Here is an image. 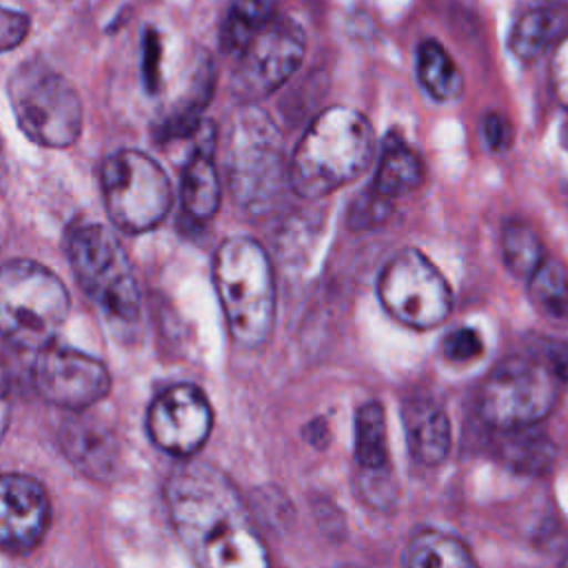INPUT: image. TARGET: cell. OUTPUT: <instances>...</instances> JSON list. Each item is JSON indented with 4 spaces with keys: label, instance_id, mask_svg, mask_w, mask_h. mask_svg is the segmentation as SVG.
Returning <instances> with one entry per match:
<instances>
[{
    "label": "cell",
    "instance_id": "1",
    "mask_svg": "<svg viewBox=\"0 0 568 568\" xmlns=\"http://www.w3.org/2000/svg\"><path fill=\"white\" fill-rule=\"evenodd\" d=\"M164 497L195 568H271L262 535L224 473L186 462L171 473Z\"/></svg>",
    "mask_w": 568,
    "mask_h": 568
},
{
    "label": "cell",
    "instance_id": "2",
    "mask_svg": "<svg viewBox=\"0 0 568 568\" xmlns=\"http://www.w3.org/2000/svg\"><path fill=\"white\" fill-rule=\"evenodd\" d=\"M368 118L346 104L324 109L300 138L286 182L302 200H320L357 180L373 158Z\"/></svg>",
    "mask_w": 568,
    "mask_h": 568
},
{
    "label": "cell",
    "instance_id": "3",
    "mask_svg": "<svg viewBox=\"0 0 568 568\" xmlns=\"http://www.w3.org/2000/svg\"><path fill=\"white\" fill-rule=\"evenodd\" d=\"M213 282L231 337L262 346L275 322V282L266 251L251 237L224 240L213 257Z\"/></svg>",
    "mask_w": 568,
    "mask_h": 568
},
{
    "label": "cell",
    "instance_id": "4",
    "mask_svg": "<svg viewBox=\"0 0 568 568\" xmlns=\"http://www.w3.org/2000/svg\"><path fill=\"white\" fill-rule=\"evenodd\" d=\"M69 313L64 282L33 260L0 266V335L22 351L49 346Z\"/></svg>",
    "mask_w": 568,
    "mask_h": 568
},
{
    "label": "cell",
    "instance_id": "5",
    "mask_svg": "<svg viewBox=\"0 0 568 568\" xmlns=\"http://www.w3.org/2000/svg\"><path fill=\"white\" fill-rule=\"evenodd\" d=\"M226 178L233 200L253 213L264 211L286 180L282 135L268 113L255 104H244L233 115Z\"/></svg>",
    "mask_w": 568,
    "mask_h": 568
},
{
    "label": "cell",
    "instance_id": "6",
    "mask_svg": "<svg viewBox=\"0 0 568 568\" xmlns=\"http://www.w3.org/2000/svg\"><path fill=\"white\" fill-rule=\"evenodd\" d=\"M561 390L564 386L537 351L510 355L481 382L477 413L497 430L537 426L550 415Z\"/></svg>",
    "mask_w": 568,
    "mask_h": 568
},
{
    "label": "cell",
    "instance_id": "7",
    "mask_svg": "<svg viewBox=\"0 0 568 568\" xmlns=\"http://www.w3.org/2000/svg\"><path fill=\"white\" fill-rule=\"evenodd\" d=\"M9 102L22 133L40 146L67 149L82 131V102L71 82L29 60L9 80Z\"/></svg>",
    "mask_w": 568,
    "mask_h": 568
},
{
    "label": "cell",
    "instance_id": "8",
    "mask_svg": "<svg viewBox=\"0 0 568 568\" xmlns=\"http://www.w3.org/2000/svg\"><path fill=\"white\" fill-rule=\"evenodd\" d=\"M69 262L80 288L111 320L129 324L140 315V286L120 240L102 224L69 235Z\"/></svg>",
    "mask_w": 568,
    "mask_h": 568
},
{
    "label": "cell",
    "instance_id": "9",
    "mask_svg": "<svg viewBox=\"0 0 568 568\" xmlns=\"http://www.w3.org/2000/svg\"><path fill=\"white\" fill-rule=\"evenodd\" d=\"M102 197L111 222L124 233L155 229L173 204V189L164 169L146 153L124 149L102 166Z\"/></svg>",
    "mask_w": 568,
    "mask_h": 568
},
{
    "label": "cell",
    "instance_id": "10",
    "mask_svg": "<svg viewBox=\"0 0 568 568\" xmlns=\"http://www.w3.org/2000/svg\"><path fill=\"white\" fill-rule=\"evenodd\" d=\"M377 295L397 322L417 331L439 326L453 308L446 277L417 248H402L382 266Z\"/></svg>",
    "mask_w": 568,
    "mask_h": 568
},
{
    "label": "cell",
    "instance_id": "11",
    "mask_svg": "<svg viewBox=\"0 0 568 568\" xmlns=\"http://www.w3.org/2000/svg\"><path fill=\"white\" fill-rule=\"evenodd\" d=\"M306 38L302 27L275 16L235 58L231 73V91L246 104L277 91L302 64Z\"/></svg>",
    "mask_w": 568,
    "mask_h": 568
},
{
    "label": "cell",
    "instance_id": "12",
    "mask_svg": "<svg viewBox=\"0 0 568 568\" xmlns=\"http://www.w3.org/2000/svg\"><path fill=\"white\" fill-rule=\"evenodd\" d=\"M33 379L47 402L75 413L98 404L111 388L109 371L100 359L53 342L38 351Z\"/></svg>",
    "mask_w": 568,
    "mask_h": 568
},
{
    "label": "cell",
    "instance_id": "13",
    "mask_svg": "<svg viewBox=\"0 0 568 568\" xmlns=\"http://www.w3.org/2000/svg\"><path fill=\"white\" fill-rule=\"evenodd\" d=\"M211 426V404L193 384H175L162 390L146 413V430L153 444L173 457L195 455L209 439Z\"/></svg>",
    "mask_w": 568,
    "mask_h": 568
},
{
    "label": "cell",
    "instance_id": "14",
    "mask_svg": "<svg viewBox=\"0 0 568 568\" xmlns=\"http://www.w3.org/2000/svg\"><path fill=\"white\" fill-rule=\"evenodd\" d=\"M51 519L49 495L29 475H0V548L24 552L36 548Z\"/></svg>",
    "mask_w": 568,
    "mask_h": 568
},
{
    "label": "cell",
    "instance_id": "15",
    "mask_svg": "<svg viewBox=\"0 0 568 568\" xmlns=\"http://www.w3.org/2000/svg\"><path fill=\"white\" fill-rule=\"evenodd\" d=\"M60 448L80 473L93 479L111 477L118 466L120 446L113 430L89 417L62 422Z\"/></svg>",
    "mask_w": 568,
    "mask_h": 568
},
{
    "label": "cell",
    "instance_id": "16",
    "mask_svg": "<svg viewBox=\"0 0 568 568\" xmlns=\"http://www.w3.org/2000/svg\"><path fill=\"white\" fill-rule=\"evenodd\" d=\"M408 448L426 466L439 464L450 448V422L433 402H413L404 415Z\"/></svg>",
    "mask_w": 568,
    "mask_h": 568
},
{
    "label": "cell",
    "instance_id": "17",
    "mask_svg": "<svg viewBox=\"0 0 568 568\" xmlns=\"http://www.w3.org/2000/svg\"><path fill=\"white\" fill-rule=\"evenodd\" d=\"M220 197H222V186H220L217 169L211 160V146L200 144L189 155L182 169V180H180L182 206L193 220L204 222L217 213Z\"/></svg>",
    "mask_w": 568,
    "mask_h": 568
},
{
    "label": "cell",
    "instance_id": "18",
    "mask_svg": "<svg viewBox=\"0 0 568 568\" xmlns=\"http://www.w3.org/2000/svg\"><path fill=\"white\" fill-rule=\"evenodd\" d=\"M406 568H479L468 546L444 530H419L410 537L404 555Z\"/></svg>",
    "mask_w": 568,
    "mask_h": 568
},
{
    "label": "cell",
    "instance_id": "19",
    "mask_svg": "<svg viewBox=\"0 0 568 568\" xmlns=\"http://www.w3.org/2000/svg\"><path fill=\"white\" fill-rule=\"evenodd\" d=\"M424 180V164L419 155L406 146L399 138L388 135L384 142V153L375 171L373 189L386 200L406 195L415 191Z\"/></svg>",
    "mask_w": 568,
    "mask_h": 568
},
{
    "label": "cell",
    "instance_id": "20",
    "mask_svg": "<svg viewBox=\"0 0 568 568\" xmlns=\"http://www.w3.org/2000/svg\"><path fill=\"white\" fill-rule=\"evenodd\" d=\"M417 78L437 102H453L464 91L459 67L437 40H424L417 47Z\"/></svg>",
    "mask_w": 568,
    "mask_h": 568
},
{
    "label": "cell",
    "instance_id": "21",
    "mask_svg": "<svg viewBox=\"0 0 568 568\" xmlns=\"http://www.w3.org/2000/svg\"><path fill=\"white\" fill-rule=\"evenodd\" d=\"M355 459L368 473L388 468L386 415L379 402H366L355 415Z\"/></svg>",
    "mask_w": 568,
    "mask_h": 568
},
{
    "label": "cell",
    "instance_id": "22",
    "mask_svg": "<svg viewBox=\"0 0 568 568\" xmlns=\"http://www.w3.org/2000/svg\"><path fill=\"white\" fill-rule=\"evenodd\" d=\"M275 16L273 0H233L220 29L222 49L237 55Z\"/></svg>",
    "mask_w": 568,
    "mask_h": 568
},
{
    "label": "cell",
    "instance_id": "23",
    "mask_svg": "<svg viewBox=\"0 0 568 568\" xmlns=\"http://www.w3.org/2000/svg\"><path fill=\"white\" fill-rule=\"evenodd\" d=\"M497 450L499 457L519 473H544L555 459L552 442L537 433L535 426L501 430Z\"/></svg>",
    "mask_w": 568,
    "mask_h": 568
},
{
    "label": "cell",
    "instance_id": "24",
    "mask_svg": "<svg viewBox=\"0 0 568 568\" xmlns=\"http://www.w3.org/2000/svg\"><path fill=\"white\" fill-rule=\"evenodd\" d=\"M559 13L552 9H530L515 22L508 47L521 62H535L559 33Z\"/></svg>",
    "mask_w": 568,
    "mask_h": 568
},
{
    "label": "cell",
    "instance_id": "25",
    "mask_svg": "<svg viewBox=\"0 0 568 568\" xmlns=\"http://www.w3.org/2000/svg\"><path fill=\"white\" fill-rule=\"evenodd\" d=\"M501 257L515 277L528 280L546 260V251L528 222L508 220L501 229Z\"/></svg>",
    "mask_w": 568,
    "mask_h": 568
},
{
    "label": "cell",
    "instance_id": "26",
    "mask_svg": "<svg viewBox=\"0 0 568 568\" xmlns=\"http://www.w3.org/2000/svg\"><path fill=\"white\" fill-rule=\"evenodd\" d=\"M530 302L548 317H568V271L561 262L546 257L526 280Z\"/></svg>",
    "mask_w": 568,
    "mask_h": 568
},
{
    "label": "cell",
    "instance_id": "27",
    "mask_svg": "<svg viewBox=\"0 0 568 568\" xmlns=\"http://www.w3.org/2000/svg\"><path fill=\"white\" fill-rule=\"evenodd\" d=\"M390 209V200H386L384 195H379L375 189H371L368 193H362L348 213V226L355 231L375 226L379 222H384L386 213Z\"/></svg>",
    "mask_w": 568,
    "mask_h": 568
},
{
    "label": "cell",
    "instance_id": "28",
    "mask_svg": "<svg viewBox=\"0 0 568 568\" xmlns=\"http://www.w3.org/2000/svg\"><path fill=\"white\" fill-rule=\"evenodd\" d=\"M442 351H444L446 359H450V362H466V359L477 357L484 351V344L475 328L462 326L444 337Z\"/></svg>",
    "mask_w": 568,
    "mask_h": 568
},
{
    "label": "cell",
    "instance_id": "29",
    "mask_svg": "<svg viewBox=\"0 0 568 568\" xmlns=\"http://www.w3.org/2000/svg\"><path fill=\"white\" fill-rule=\"evenodd\" d=\"M550 89L555 93V100L568 109V33L557 42L552 58H550Z\"/></svg>",
    "mask_w": 568,
    "mask_h": 568
},
{
    "label": "cell",
    "instance_id": "30",
    "mask_svg": "<svg viewBox=\"0 0 568 568\" xmlns=\"http://www.w3.org/2000/svg\"><path fill=\"white\" fill-rule=\"evenodd\" d=\"M29 33V18L20 11L0 7V53L16 49Z\"/></svg>",
    "mask_w": 568,
    "mask_h": 568
},
{
    "label": "cell",
    "instance_id": "31",
    "mask_svg": "<svg viewBox=\"0 0 568 568\" xmlns=\"http://www.w3.org/2000/svg\"><path fill=\"white\" fill-rule=\"evenodd\" d=\"M537 353L546 359L555 377L564 388H568V344L555 342V339H544L537 348Z\"/></svg>",
    "mask_w": 568,
    "mask_h": 568
},
{
    "label": "cell",
    "instance_id": "32",
    "mask_svg": "<svg viewBox=\"0 0 568 568\" xmlns=\"http://www.w3.org/2000/svg\"><path fill=\"white\" fill-rule=\"evenodd\" d=\"M484 140L490 149L504 151L513 142V129L510 122L499 113H488L484 118Z\"/></svg>",
    "mask_w": 568,
    "mask_h": 568
},
{
    "label": "cell",
    "instance_id": "33",
    "mask_svg": "<svg viewBox=\"0 0 568 568\" xmlns=\"http://www.w3.org/2000/svg\"><path fill=\"white\" fill-rule=\"evenodd\" d=\"M7 424H9V395H7V379L0 368V442L4 437Z\"/></svg>",
    "mask_w": 568,
    "mask_h": 568
},
{
    "label": "cell",
    "instance_id": "34",
    "mask_svg": "<svg viewBox=\"0 0 568 568\" xmlns=\"http://www.w3.org/2000/svg\"><path fill=\"white\" fill-rule=\"evenodd\" d=\"M559 568H568V555H566V557H564V561H561V564H559Z\"/></svg>",
    "mask_w": 568,
    "mask_h": 568
}]
</instances>
